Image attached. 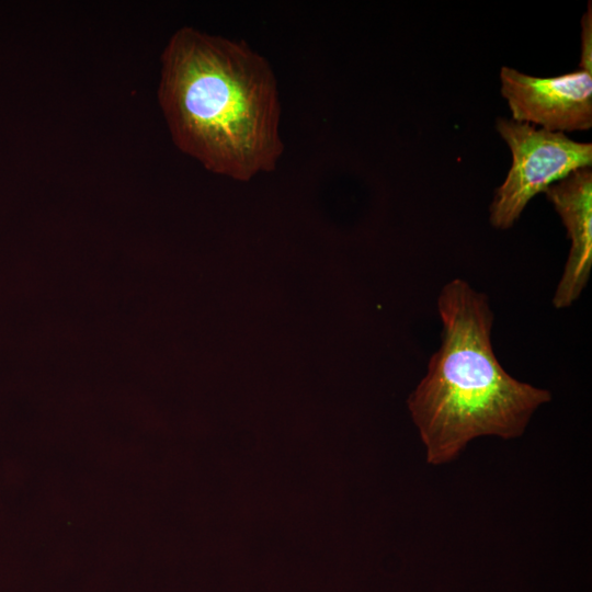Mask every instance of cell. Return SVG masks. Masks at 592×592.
<instances>
[{
	"mask_svg": "<svg viewBox=\"0 0 592 592\" xmlns=\"http://www.w3.org/2000/svg\"><path fill=\"white\" fill-rule=\"evenodd\" d=\"M158 99L177 147L238 181L275 169L283 153L277 82L244 41L191 26L161 55Z\"/></svg>",
	"mask_w": 592,
	"mask_h": 592,
	"instance_id": "1",
	"label": "cell"
},
{
	"mask_svg": "<svg viewBox=\"0 0 592 592\" xmlns=\"http://www.w3.org/2000/svg\"><path fill=\"white\" fill-rule=\"evenodd\" d=\"M437 310L441 344L408 399L432 465L455 459L479 436H521L533 413L551 399L548 390L515 379L499 363L485 294L454 278L441 289Z\"/></svg>",
	"mask_w": 592,
	"mask_h": 592,
	"instance_id": "2",
	"label": "cell"
},
{
	"mask_svg": "<svg viewBox=\"0 0 592 592\" xmlns=\"http://www.w3.org/2000/svg\"><path fill=\"white\" fill-rule=\"evenodd\" d=\"M496 127L512 153L511 168L489 208L490 224L498 229L512 227L535 195L592 166L591 143L505 117H499Z\"/></svg>",
	"mask_w": 592,
	"mask_h": 592,
	"instance_id": "3",
	"label": "cell"
},
{
	"mask_svg": "<svg viewBox=\"0 0 592 592\" xmlns=\"http://www.w3.org/2000/svg\"><path fill=\"white\" fill-rule=\"evenodd\" d=\"M500 82L516 122L560 133L592 127V73L588 71L539 78L504 66Z\"/></svg>",
	"mask_w": 592,
	"mask_h": 592,
	"instance_id": "4",
	"label": "cell"
},
{
	"mask_svg": "<svg viewBox=\"0 0 592 592\" xmlns=\"http://www.w3.org/2000/svg\"><path fill=\"white\" fill-rule=\"evenodd\" d=\"M570 239L569 255L553 305L571 306L585 288L592 270V171L581 168L545 190Z\"/></svg>",
	"mask_w": 592,
	"mask_h": 592,
	"instance_id": "5",
	"label": "cell"
},
{
	"mask_svg": "<svg viewBox=\"0 0 592 592\" xmlns=\"http://www.w3.org/2000/svg\"><path fill=\"white\" fill-rule=\"evenodd\" d=\"M581 53L580 70L592 73V3L589 1L588 10L581 20Z\"/></svg>",
	"mask_w": 592,
	"mask_h": 592,
	"instance_id": "6",
	"label": "cell"
}]
</instances>
